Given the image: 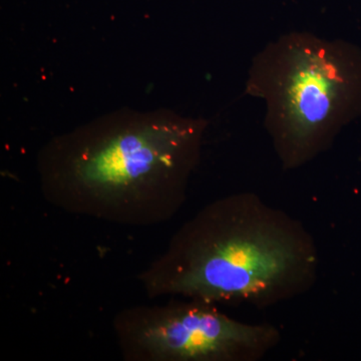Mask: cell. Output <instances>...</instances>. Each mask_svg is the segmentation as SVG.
<instances>
[{
	"instance_id": "cell-1",
	"label": "cell",
	"mask_w": 361,
	"mask_h": 361,
	"mask_svg": "<svg viewBox=\"0 0 361 361\" xmlns=\"http://www.w3.org/2000/svg\"><path fill=\"white\" fill-rule=\"evenodd\" d=\"M207 125L169 111H123L85 123L40 152L44 198L66 213L114 224L168 222L186 200Z\"/></svg>"
},
{
	"instance_id": "cell-2",
	"label": "cell",
	"mask_w": 361,
	"mask_h": 361,
	"mask_svg": "<svg viewBox=\"0 0 361 361\" xmlns=\"http://www.w3.org/2000/svg\"><path fill=\"white\" fill-rule=\"evenodd\" d=\"M318 251L302 223L255 194L201 209L139 279L151 298L261 308L300 295L317 277Z\"/></svg>"
},
{
	"instance_id": "cell-3",
	"label": "cell",
	"mask_w": 361,
	"mask_h": 361,
	"mask_svg": "<svg viewBox=\"0 0 361 361\" xmlns=\"http://www.w3.org/2000/svg\"><path fill=\"white\" fill-rule=\"evenodd\" d=\"M245 94L264 102L265 127L283 167H301L361 116V49L286 33L252 59Z\"/></svg>"
},
{
	"instance_id": "cell-4",
	"label": "cell",
	"mask_w": 361,
	"mask_h": 361,
	"mask_svg": "<svg viewBox=\"0 0 361 361\" xmlns=\"http://www.w3.org/2000/svg\"><path fill=\"white\" fill-rule=\"evenodd\" d=\"M113 326L130 361H256L280 341L273 325L238 322L193 299L126 308Z\"/></svg>"
}]
</instances>
